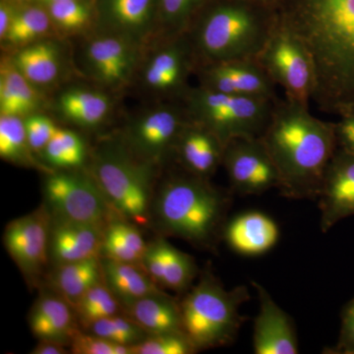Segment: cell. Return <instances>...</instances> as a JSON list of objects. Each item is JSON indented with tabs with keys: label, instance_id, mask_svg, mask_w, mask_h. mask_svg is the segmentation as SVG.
<instances>
[{
	"label": "cell",
	"instance_id": "obj_17",
	"mask_svg": "<svg viewBox=\"0 0 354 354\" xmlns=\"http://www.w3.org/2000/svg\"><path fill=\"white\" fill-rule=\"evenodd\" d=\"M195 75L199 86L225 94L278 99L277 86L256 59L201 65Z\"/></svg>",
	"mask_w": 354,
	"mask_h": 354
},
{
	"label": "cell",
	"instance_id": "obj_48",
	"mask_svg": "<svg viewBox=\"0 0 354 354\" xmlns=\"http://www.w3.org/2000/svg\"><path fill=\"white\" fill-rule=\"evenodd\" d=\"M11 1L16 2V3H29V2H32V0H11Z\"/></svg>",
	"mask_w": 354,
	"mask_h": 354
},
{
	"label": "cell",
	"instance_id": "obj_32",
	"mask_svg": "<svg viewBox=\"0 0 354 354\" xmlns=\"http://www.w3.org/2000/svg\"><path fill=\"white\" fill-rule=\"evenodd\" d=\"M44 6L60 38L81 39L97 29V0H60Z\"/></svg>",
	"mask_w": 354,
	"mask_h": 354
},
{
	"label": "cell",
	"instance_id": "obj_44",
	"mask_svg": "<svg viewBox=\"0 0 354 354\" xmlns=\"http://www.w3.org/2000/svg\"><path fill=\"white\" fill-rule=\"evenodd\" d=\"M31 354H67L71 353L70 348L64 342L51 341V339H41L38 344L32 349Z\"/></svg>",
	"mask_w": 354,
	"mask_h": 354
},
{
	"label": "cell",
	"instance_id": "obj_41",
	"mask_svg": "<svg viewBox=\"0 0 354 354\" xmlns=\"http://www.w3.org/2000/svg\"><path fill=\"white\" fill-rule=\"evenodd\" d=\"M327 353L354 354V298L342 312L339 342L334 349Z\"/></svg>",
	"mask_w": 354,
	"mask_h": 354
},
{
	"label": "cell",
	"instance_id": "obj_9",
	"mask_svg": "<svg viewBox=\"0 0 354 354\" xmlns=\"http://www.w3.org/2000/svg\"><path fill=\"white\" fill-rule=\"evenodd\" d=\"M81 41L74 64L93 85L118 94L135 84L147 46L99 31L83 37Z\"/></svg>",
	"mask_w": 354,
	"mask_h": 354
},
{
	"label": "cell",
	"instance_id": "obj_43",
	"mask_svg": "<svg viewBox=\"0 0 354 354\" xmlns=\"http://www.w3.org/2000/svg\"><path fill=\"white\" fill-rule=\"evenodd\" d=\"M18 7L19 3L11 0H0V41L6 38L17 12Z\"/></svg>",
	"mask_w": 354,
	"mask_h": 354
},
{
	"label": "cell",
	"instance_id": "obj_15",
	"mask_svg": "<svg viewBox=\"0 0 354 354\" xmlns=\"http://www.w3.org/2000/svg\"><path fill=\"white\" fill-rule=\"evenodd\" d=\"M66 41L60 37H50L7 53L18 71L46 95L62 87L72 69H75Z\"/></svg>",
	"mask_w": 354,
	"mask_h": 354
},
{
	"label": "cell",
	"instance_id": "obj_29",
	"mask_svg": "<svg viewBox=\"0 0 354 354\" xmlns=\"http://www.w3.org/2000/svg\"><path fill=\"white\" fill-rule=\"evenodd\" d=\"M58 37L48 9L41 4H19L6 38L0 41L4 53L18 50L41 39Z\"/></svg>",
	"mask_w": 354,
	"mask_h": 354
},
{
	"label": "cell",
	"instance_id": "obj_3",
	"mask_svg": "<svg viewBox=\"0 0 354 354\" xmlns=\"http://www.w3.org/2000/svg\"><path fill=\"white\" fill-rule=\"evenodd\" d=\"M232 195L209 179L180 169L169 174L156 189L151 225L158 235L215 250L223 241Z\"/></svg>",
	"mask_w": 354,
	"mask_h": 354
},
{
	"label": "cell",
	"instance_id": "obj_19",
	"mask_svg": "<svg viewBox=\"0 0 354 354\" xmlns=\"http://www.w3.org/2000/svg\"><path fill=\"white\" fill-rule=\"evenodd\" d=\"M141 266L160 288L179 295H185L199 276L192 256L177 249L162 235L148 242Z\"/></svg>",
	"mask_w": 354,
	"mask_h": 354
},
{
	"label": "cell",
	"instance_id": "obj_33",
	"mask_svg": "<svg viewBox=\"0 0 354 354\" xmlns=\"http://www.w3.org/2000/svg\"><path fill=\"white\" fill-rule=\"evenodd\" d=\"M0 157L18 167H34L44 172L51 171L30 147L24 118L0 115Z\"/></svg>",
	"mask_w": 354,
	"mask_h": 354
},
{
	"label": "cell",
	"instance_id": "obj_42",
	"mask_svg": "<svg viewBox=\"0 0 354 354\" xmlns=\"http://www.w3.org/2000/svg\"><path fill=\"white\" fill-rule=\"evenodd\" d=\"M334 125L337 148L354 155V118L339 116Z\"/></svg>",
	"mask_w": 354,
	"mask_h": 354
},
{
	"label": "cell",
	"instance_id": "obj_5",
	"mask_svg": "<svg viewBox=\"0 0 354 354\" xmlns=\"http://www.w3.org/2000/svg\"><path fill=\"white\" fill-rule=\"evenodd\" d=\"M90 158L88 171L113 213L138 227L151 225L160 169L135 158L120 139L101 144Z\"/></svg>",
	"mask_w": 354,
	"mask_h": 354
},
{
	"label": "cell",
	"instance_id": "obj_2",
	"mask_svg": "<svg viewBox=\"0 0 354 354\" xmlns=\"http://www.w3.org/2000/svg\"><path fill=\"white\" fill-rule=\"evenodd\" d=\"M260 138L278 169L281 196L318 199L337 149L334 122L316 118L308 106L278 99Z\"/></svg>",
	"mask_w": 354,
	"mask_h": 354
},
{
	"label": "cell",
	"instance_id": "obj_40",
	"mask_svg": "<svg viewBox=\"0 0 354 354\" xmlns=\"http://www.w3.org/2000/svg\"><path fill=\"white\" fill-rule=\"evenodd\" d=\"M70 351L74 354H134L129 346H121L83 330L74 335Z\"/></svg>",
	"mask_w": 354,
	"mask_h": 354
},
{
	"label": "cell",
	"instance_id": "obj_36",
	"mask_svg": "<svg viewBox=\"0 0 354 354\" xmlns=\"http://www.w3.org/2000/svg\"><path fill=\"white\" fill-rule=\"evenodd\" d=\"M77 320L83 330L108 317L123 313V308L104 281L90 288L73 306Z\"/></svg>",
	"mask_w": 354,
	"mask_h": 354
},
{
	"label": "cell",
	"instance_id": "obj_1",
	"mask_svg": "<svg viewBox=\"0 0 354 354\" xmlns=\"http://www.w3.org/2000/svg\"><path fill=\"white\" fill-rule=\"evenodd\" d=\"M279 22L306 46L316 72L313 101L337 114L354 102V0H281Z\"/></svg>",
	"mask_w": 354,
	"mask_h": 354
},
{
	"label": "cell",
	"instance_id": "obj_6",
	"mask_svg": "<svg viewBox=\"0 0 354 354\" xmlns=\"http://www.w3.org/2000/svg\"><path fill=\"white\" fill-rule=\"evenodd\" d=\"M249 299L245 286L227 290L207 268L180 301L184 333L198 351L234 344L246 320L241 306Z\"/></svg>",
	"mask_w": 354,
	"mask_h": 354
},
{
	"label": "cell",
	"instance_id": "obj_47",
	"mask_svg": "<svg viewBox=\"0 0 354 354\" xmlns=\"http://www.w3.org/2000/svg\"><path fill=\"white\" fill-rule=\"evenodd\" d=\"M55 1H60V0H32V2L41 4V6H48V4L53 3V2Z\"/></svg>",
	"mask_w": 354,
	"mask_h": 354
},
{
	"label": "cell",
	"instance_id": "obj_20",
	"mask_svg": "<svg viewBox=\"0 0 354 354\" xmlns=\"http://www.w3.org/2000/svg\"><path fill=\"white\" fill-rule=\"evenodd\" d=\"M114 94L93 85H68L60 88L53 109L60 120L82 129L104 125L113 113Z\"/></svg>",
	"mask_w": 354,
	"mask_h": 354
},
{
	"label": "cell",
	"instance_id": "obj_22",
	"mask_svg": "<svg viewBox=\"0 0 354 354\" xmlns=\"http://www.w3.org/2000/svg\"><path fill=\"white\" fill-rule=\"evenodd\" d=\"M225 148L208 128L188 120L177 138L172 158L183 171L211 179L223 165Z\"/></svg>",
	"mask_w": 354,
	"mask_h": 354
},
{
	"label": "cell",
	"instance_id": "obj_46",
	"mask_svg": "<svg viewBox=\"0 0 354 354\" xmlns=\"http://www.w3.org/2000/svg\"><path fill=\"white\" fill-rule=\"evenodd\" d=\"M337 115L351 116V118H354V102L348 104V106H344V108H342L341 111L337 113Z\"/></svg>",
	"mask_w": 354,
	"mask_h": 354
},
{
	"label": "cell",
	"instance_id": "obj_39",
	"mask_svg": "<svg viewBox=\"0 0 354 354\" xmlns=\"http://www.w3.org/2000/svg\"><path fill=\"white\" fill-rule=\"evenodd\" d=\"M24 123L30 147L39 158V155L60 127L53 118L44 113L27 116L24 118Z\"/></svg>",
	"mask_w": 354,
	"mask_h": 354
},
{
	"label": "cell",
	"instance_id": "obj_11",
	"mask_svg": "<svg viewBox=\"0 0 354 354\" xmlns=\"http://www.w3.org/2000/svg\"><path fill=\"white\" fill-rule=\"evenodd\" d=\"M187 121L183 102H155L133 116L118 139L135 158L160 169L172 158Z\"/></svg>",
	"mask_w": 354,
	"mask_h": 354
},
{
	"label": "cell",
	"instance_id": "obj_35",
	"mask_svg": "<svg viewBox=\"0 0 354 354\" xmlns=\"http://www.w3.org/2000/svg\"><path fill=\"white\" fill-rule=\"evenodd\" d=\"M212 0H158V39L177 36L189 30Z\"/></svg>",
	"mask_w": 354,
	"mask_h": 354
},
{
	"label": "cell",
	"instance_id": "obj_26",
	"mask_svg": "<svg viewBox=\"0 0 354 354\" xmlns=\"http://www.w3.org/2000/svg\"><path fill=\"white\" fill-rule=\"evenodd\" d=\"M48 104L46 95L34 87L4 53L0 60V115L25 118L44 113Z\"/></svg>",
	"mask_w": 354,
	"mask_h": 354
},
{
	"label": "cell",
	"instance_id": "obj_45",
	"mask_svg": "<svg viewBox=\"0 0 354 354\" xmlns=\"http://www.w3.org/2000/svg\"><path fill=\"white\" fill-rule=\"evenodd\" d=\"M247 1L254 2V3L262 4V6L271 7V8L278 10L281 0H247Z\"/></svg>",
	"mask_w": 354,
	"mask_h": 354
},
{
	"label": "cell",
	"instance_id": "obj_21",
	"mask_svg": "<svg viewBox=\"0 0 354 354\" xmlns=\"http://www.w3.org/2000/svg\"><path fill=\"white\" fill-rule=\"evenodd\" d=\"M252 286L259 298V313L254 322V353L297 354V335L290 315L264 286L256 281Z\"/></svg>",
	"mask_w": 354,
	"mask_h": 354
},
{
	"label": "cell",
	"instance_id": "obj_12",
	"mask_svg": "<svg viewBox=\"0 0 354 354\" xmlns=\"http://www.w3.org/2000/svg\"><path fill=\"white\" fill-rule=\"evenodd\" d=\"M43 193L51 216L64 220L104 227L114 214L86 167L44 172Z\"/></svg>",
	"mask_w": 354,
	"mask_h": 354
},
{
	"label": "cell",
	"instance_id": "obj_37",
	"mask_svg": "<svg viewBox=\"0 0 354 354\" xmlns=\"http://www.w3.org/2000/svg\"><path fill=\"white\" fill-rule=\"evenodd\" d=\"M85 330L115 344L132 348L150 335L124 313L97 321Z\"/></svg>",
	"mask_w": 354,
	"mask_h": 354
},
{
	"label": "cell",
	"instance_id": "obj_13",
	"mask_svg": "<svg viewBox=\"0 0 354 354\" xmlns=\"http://www.w3.org/2000/svg\"><path fill=\"white\" fill-rule=\"evenodd\" d=\"M223 167L234 194L251 196L264 194L274 188L279 189L278 169L260 137L228 142Z\"/></svg>",
	"mask_w": 354,
	"mask_h": 354
},
{
	"label": "cell",
	"instance_id": "obj_23",
	"mask_svg": "<svg viewBox=\"0 0 354 354\" xmlns=\"http://www.w3.org/2000/svg\"><path fill=\"white\" fill-rule=\"evenodd\" d=\"M104 227L51 216L50 261L57 266L100 257Z\"/></svg>",
	"mask_w": 354,
	"mask_h": 354
},
{
	"label": "cell",
	"instance_id": "obj_14",
	"mask_svg": "<svg viewBox=\"0 0 354 354\" xmlns=\"http://www.w3.org/2000/svg\"><path fill=\"white\" fill-rule=\"evenodd\" d=\"M51 214L46 205L11 221L3 244L28 283H37L50 261Z\"/></svg>",
	"mask_w": 354,
	"mask_h": 354
},
{
	"label": "cell",
	"instance_id": "obj_30",
	"mask_svg": "<svg viewBox=\"0 0 354 354\" xmlns=\"http://www.w3.org/2000/svg\"><path fill=\"white\" fill-rule=\"evenodd\" d=\"M147 246L138 225L113 214L104 227L100 257L141 266Z\"/></svg>",
	"mask_w": 354,
	"mask_h": 354
},
{
	"label": "cell",
	"instance_id": "obj_38",
	"mask_svg": "<svg viewBox=\"0 0 354 354\" xmlns=\"http://www.w3.org/2000/svg\"><path fill=\"white\" fill-rule=\"evenodd\" d=\"M198 353L185 333L150 335L133 348L134 354H193Z\"/></svg>",
	"mask_w": 354,
	"mask_h": 354
},
{
	"label": "cell",
	"instance_id": "obj_28",
	"mask_svg": "<svg viewBox=\"0 0 354 354\" xmlns=\"http://www.w3.org/2000/svg\"><path fill=\"white\" fill-rule=\"evenodd\" d=\"M149 335L184 333L180 301L165 290L138 300L123 310Z\"/></svg>",
	"mask_w": 354,
	"mask_h": 354
},
{
	"label": "cell",
	"instance_id": "obj_16",
	"mask_svg": "<svg viewBox=\"0 0 354 354\" xmlns=\"http://www.w3.org/2000/svg\"><path fill=\"white\" fill-rule=\"evenodd\" d=\"M95 31L148 46L158 39V0H97Z\"/></svg>",
	"mask_w": 354,
	"mask_h": 354
},
{
	"label": "cell",
	"instance_id": "obj_24",
	"mask_svg": "<svg viewBox=\"0 0 354 354\" xmlns=\"http://www.w3.org/2000/svg\"><path fill=\"white\" fill-rule=\"evenodd\" d=\"M279 239V228L271 216L261 212H247L227 221L223 241L234 252L257 257L269 252Z\"/></svg>",
	"mask_w": 354,
	"mask_h": 354
},
{
	"label": "cell",
	"instance_id": "obj_10",
	"mask_svg": "<svg viewBox=\"0 0 354 354\" xmlns=\"http://www.w3.org/2000/svg\"><path fill=\"white\" fill-rule=\"evenodd\" d=\"M256 60L286 100L309 106L316 88L313 60L301 39L279 20Z\"/></svg>",
	"mask_w": 354,
	"mask_h": 354
},
{
	"label": "cell",
	"instance_id": "obj_31",
	"mask_svg": "<svg viewBox=\"0 0 354 354\" xmlns=\"http://www.w3.org/2000/svg\"><path fill=\"white\" fill-rule=\"evenodd\" d=\"M50 281L53 290L74 306L90 288L102 281L101 258L55 266Z\"/></svg>",
	"mask_w": 354,
	"mask_h": 354
},
{
	"label": "cell",
	"instance_id": "obj_8",
	"mask_svg": "<svg viewBox=\"0 0 354 354\" xmlns=\"http://www.w3.org/2000/svg\"><path fill=\"white\" fill-rule=\"evenodd\" d=\"M197 67L187 32L158 38L147 46L135 84L155 102H181Z\"/></svg>",
	"mask_w": 354,
	"mask_h": 354
},
{
	"label": "cell",
	"instance_id": "obj_18",
	"mask_svg": "<svg viewBox=\"0 0 354 354\" xmlns=\"http://www.w3.org/2000/svg\"><path fill=\"white\" fill-rule=\"evenodd\" d=\"M324 234L354 216V155L337 148L324 176L318 199Z\"/></svg>",
	"mask_w": 354,
	"mask_h": 354
},
{
	"label": "cell",
	"instance_id": "obj_4",
	"mask_svg": "<svg viewBox=\"0 0 354 354\" xmlns=\"http://www.w3.org/2000/svg\"><path fill=\"white\" fill-rule=\"evenodd\" d=\"M278 21V10L271 7L247 0H212L187 31L198 67L256 59Z\"/></svg>",
	"mask_w": 354,
	"mask_h": 354
},
{
	"label": "cell",
	"instance_id": "obj_34",
	"mask_svg": "<svg viewBox=\"0 0 354 354\" xmlns=\"http://www.w3.org/2000/svg\"><path fill=\"white\" fill-rule=\"evenodd\" d=\"M88 158V146L82 135L62 127L39 155V160L50 169H84Z\"/></svg>",
	"mask_w": 354,
	"mask_h": 354
},
{
	"label": "cell",
	"instance_id": "obj_27",
	"mask_svg": "<svg viewBox=\"0 0 354 354\" xmlns=\"http://www.w3.org/2000/svg\"><path fill=\"white\" fill-rule=\"evenodd\" d=\"M101 258L102 281L120 301L123 310L153 293L164 290L142 266Z\"/></svg>",
	"mask_w": 354,
	"mask_h": 354
},
{
	"label": "cell",
	"instance_id": "obj_25",
	"mask_svg": "<svg viewBox=\"0 0 354 354\" xmlns=\"http://www.w3.org/2000/svg\"><path fill=\"white\" fill-rule=\"evenodd\" d=\"M28 323L38 341L51 339L69 348L74 335L82 330L73 306L55 291L41 295L30 311Z\"/></svg>",
	"mask_w": 354,
	"mask_h": 354
},
{
	"label": "cell",
	"instance_id": "obj_7",
	"mask_svg": "<svg viewBox=\"0 0 354 354\" xmlns=\"http://www.w3.org/2000/svg\"><path fill=\"white\" fill-rule=\"evenodd\" d=\"M278 99L225 94L198 85L181 102L188 120L208 128L227 145L234 139L262 136Z\"/></svg>",
	"mask_w": 354,
	"mask_h": 354
}]
</instances>
